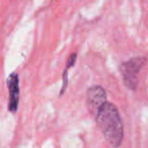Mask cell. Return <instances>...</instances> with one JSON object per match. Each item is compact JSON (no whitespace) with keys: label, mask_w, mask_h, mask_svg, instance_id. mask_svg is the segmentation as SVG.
<instances>
[{"label":"cell","mask_w":148,"mask_h":148,"mask_svg":"<svg viewBox=\"0 0 148 148\" xmlns=\"http://www.w3.org/2000/svg\"><path fill=\"white\" fill-rule=\"evenodd\" d=\"M95 118L106 140L112 147L119 148L124 139V126L118 108L114 103L107 101L99 110Z\"/></svg>","instance_id":"1"},{"label":"cell","mask_w":148,"mask_h":148,"mask_svg":"<svg viewBox=\"0 0 148 148\" xmlns=\"http://www.w3.org/2000/svg\"><path fill=\"white\" fill-rule=\"evenodd\" d=\"M145 57H134L127 61L123 62L120 66L122 77H123L124 84L130 90H136L138 85V75L143 66L145 65Z\"/></svg>","instance_id":"2"},{"label":"cell","mask_w":148,"mask_h":148,"mask_svg":"<svg viewBox=\"0 0 148 148\" xmlns=\"http://www.w3.org/2000/svg\"><path fill=\"white\" fill-rule=\"evenodd\" d=\"M107 103V92L101 85H93L87 89L86 103L91 113H97Z\"/></svg>","instance_id":"3"},{"label":"cell","mask_w":148,"mask_h":148,"mask_svg":"<svg viewBox=\"0 0 148 148\" xmlns=\"http://www.w3.org/2000/svg\"><path fill=\"white\" fill-rule=\"evenodd\" d=\"M7 86L9 91L8 110L10 113H15L18 110L19 103V77L18 74L12 72L7 78Z\"/></svg>","instance_id":"4"}]
</instances>
